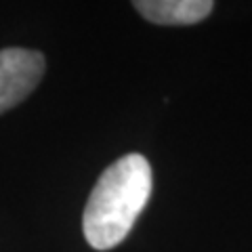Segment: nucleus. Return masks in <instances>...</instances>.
<instances>
[{
    "mask_svg": "<svg viewBox=\"0 0 252 252\" xmlns=\"http://www.w3.org/2000/svg\"><path fill=\"white\" fill-rule=\"evenodd\" d=\"M152 166L141 154L122 156L101 172L82 217L84 238L97 250L118 246L130 233L152 195Z\"/></svg>",
    "mask_w": 252,
    "mask_h": 252,
    "instance_id": "f257e3e1",
    "label": "nucleus"
},
{
    "mask_svg": "<svg viewBox=\"0 0 252 252\" xmlns=\"http://www.w3.org/2000/svg\"><path fill=\"white\" fill-rule=\"evenodd\" d=\"M135 9L158 26H191L215 9L212 0H137Z\"/></svg>",
    "mask_w": 252,
    "mask_h": 252,
    "instance_id": "7ed1b4c3",
    "label": "nucleus"
},
{
    "mask_svg": "<svg viewBox=\"0 0 252 252\" xmlns=\"http://www.w3.org/2000/svg\"><path fill=\"white\" fill-rule=\"evenodd\" d=\"M42 53L32 49L0 51V114L21 103L44 74Z\"/></svg>",
    "mask_w": 252,
    "mask_h": 252,
    "instance_id": "f03ea898",
    "label": "nucleus"
}]
</instances>
